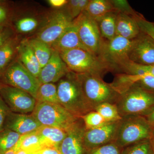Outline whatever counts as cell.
<instances>
[{
  "label": "cell",
  "instance_id": "obj_23",
  "mask_svg": "<svg viewBox=\"0 0 154 154\" xmlns=\"http://www.w3.org/2000/svg\"><path fill=\"white\" fill-rule=\"evenodd\" d=\"M117 13L116 11L110 12L96 21L101 36L105 40H111L116 35Z\"/></svg>",
  "mask_w": 154,
  "mask_h": 154
},
{
  "label": "cell",
  "instance_id": "obj_34",
  "mask_svg": "<svg viewBox=\"0 0 154 154\" xmlns=\"http://www.w3.org/2000/svg\"><path fill=\"white\" fill-rule=\"evenodd\" d=\"M125 148L122 154H149L151 146L150 140H145Z\"/></svg>",
  "mask_w": 154,
  "mask_h": 154
},
{
  "label": "cell",
  "instance_id": "obj_15",
  "mask_svg": "<svg viewBox=\"0 0 154 154\" xmlns=\"http://www.w3.org/2000/svg\"><path fill=\"white\" fill-rule=\"evenodd\" d=\"M86 128L81 118L67 131V135L58 148L61 154H85L87 151L84 137Z\"/></svg>",
  "mask_w": 154,
  "mask_h": 154
},
{
  "label": "cell",
  "instance_id": "obj_42",
  "mask_svg": "<svg viewBox=\"0 0 154 154\" xmlns=\"http://www.w3.org/2000/svg\"><path fill=\"white\" fill-rule=\"evenodd\" d=\"M33 154H61L58 149L53 147H44Z\"/></svg>",
  "mask_w": 154,
  "mask_h": 154
},
{
  "label": "cell",
  "instance_id": "obj_31",
  "mask_svg": "<svg viewBox=\"0 0 154 154\" xmlns=\"http://www.w3.org/2000/svg\"><path fill=\"white\" fill-rule=\"evenodd\" d=\"M132 87H138L149 92L154 93V76L149 75L130 74Z\"/></svg>",
  "mask_w": 154,
  "mask_h": 154
},
{
  "label": "cell",
  "instance_id": "obj_24",
  "mask_svg": "<svg viewBox=\"0 0 154 154\" xmlns=\"http://www.w3.org/2000/svg\"><path fill=\"white\" fill-rule=\"evenodd\" d=\"M85 11L96 21L108 13L116 11L110 0H89Z\"/></svg>",
  "mask_w": 154,
  "mask_h": 154
},
{
  "label": "cell",
  "instance_id": "obj_44",
  "mask_svg": "<svg viewBox=\"0 0 154 154\" xmlns=\"http://www.w3.org/2000/svg\"><path fill=\"white\" fill-rule=\"evenodd\" d=\"M19 150L16 148V146L10 150L8 151L5 154H16Z\"/></svg>",
  "mask_w": 154,
  "mask_h": 154
},
{
  "label": "cell",
  "instance_id": "obj_39",
  "mask_svg": "<svg viewBox=\"0 0 154 154\" xmlns=\"http://www.w3.org/2000/svg\"><path fill=\"white\" fill-rule=\"evenodd\" d=\"M11 111L0 96V131L4 129V125L6 117Z\"/></svg>",
  "mask_w": 154,
  "mask_h": 154
},
{
  "label": "cell",
  "instance_id": "obj_21",
  "mask_svg": "<svg viewBox=\"0 0 154 154\" xmlns=\"http://www.w3.org/2000/svg\"><path fill=\"white\" fill-rule=\"evenodd\" d=\"M36 131L40 137L44 147L58 149L67 135L66 131L52 126L42 125Z\"/></svg>",
  "mask_w": 154,
  "mask_h": 154
},
{
  "label": "cell",
  "instance_id": "obj_25",
  "mask_svg": "<svg viewBox=\"0 0 154 154\" xmlns=\"http://www.w3.org/2000/svg\"><path fill=\"white\" fill-rule=\"evenodd\" d=\"M25 38L27 39L42 68L48 62L51 57L52 48L46 43L33 36Z\"/></svg>",
  "mask_w": 154,
  "mask_h": 154
},
{
  "label": "cell",
  "instance_id": "obj_22",
  "mask_svg": "<svg viewBox=\"0 0 154 154\" xmlns=\"http://www.w3.org/2000/svg\"><path fill=\"white\" fill-rule=\"evenodd\" d=\"M21 40L17 36H14L0 46V75L14 60Z\"/></svg>",
  "mask_w": 154,
  "mask_h": 154
},
{
  "label": "cell",
  "instance_id": "obj_47",
  "mask_svg": "<svg viewBox=\"0 0 154 154\" xmlns=\"http://www.w3.org/2000/svg\"><path fill=\"white\" fill-rule=\"evenodd\" d=\"M149 154H154L152 150V149L151 148L150 150L149 153Z\"/></svg>",
  "mask_w": 154,
  "mask_h": 154
},
{
  "label": "cell",
  "instance_id": "obj_43",
  "mask_svg": "<svg viewBox=\"0 0 154 154\" xmlns=\"http://www.w3.org/2000/svg\"><path fill=\"white\" fill-rule=\"evenodd\" d=\"M143 116L145 117L154 131V107L148 113Z\"/></svg>",
  "mask_w": 154,
  "mask_h": 154
},
{
  "label": "cell",
  "instance_id": "obj_37",
  "mask_svg": "<svg viewBox=\"0 0 154 154\" xmlns=\"http://www.w3.org/2000/svg\"><path fill=\"white\" fill-rule=\"evenodd\" d=\"M5 2L0 3V29L8 27L12 17V13Z\"/></svg>",
  "mask_w": 154,
  "mask_h": 154
},
{
  "label": "cell",
  "instance_id": "obj_19",
  "mask_svg": "<svg viewBox=\"0 0 154 154\" xmlns=\"http://www.w3.org/2000/svg\"><path fill=\"white\" fill-rule=\"evenodd\" d=\"M51 47L59 53L77 48L87 50L80 40L76 26L73 21L71 25Z\"/></svg>",
  "mask_w": 154,
  "mask_h": 154
},
{
  "label": "cell",
  "instance_id": "obj_46",
  "mask_svg": "<svg viewBox=\"0 0 154 154\" xmlns=\"http://www.w3.org/2000/svg\"><path fill=\"white\" fill-rule=\"evenodd\" d=\"M16 154H32L22 149H19Z\"/></svg>",
  "mask_w": 154,
  "mask_h": 154
},
{
  "label": "cell",
  "instance_id": "obj_3",
  "mask_svg": "<svg viewBox=\"0 0 154 154\" xmlns=\"http://www.w3.org/2000/svg\"><path fill=\"white\" fill-rule=\"evenodd\" d=\"M154 130L143 116L123 117L120 122L114 143L119 148L140 142L149 140Z\"/></svg>",
  "mask_w": 154,
  "mask_h": 154
},
{
  "label": "cell",
  "instance_id": "obj_18",
  "mask_svg": "<svg viewBox=\"0 0 154 154\" xmlns=\"http://www.w3.org/2000/svg\"><path fill=\"white\" fill-rule=\"evenodd\" d=\"M17 57L24 67L38 79L42 67L26 38H22L18 45Z\"/></svg>",
  "mask_w": 154,
  "mask_h": 154
},
{
  "label": "cell",
  "instance_id": "obj_40",
  "mask_svg": "<svg viewBox=\"0 0 154 154\" xmlns=\"http://www.w3.org/2000/svg\"><path fill=\"white\" fill-rule=\"evenodd\" d=\"M14 30L10 27L0 29V46L14 37Z\"/></svg>",
  "mask_w": 154,
  "mask_h": 154
},
{
  "label": "cell",
  "instance_id": "obj_7",
  "mask_svg": "<svg viewBox=\"0 0 154 154\" xmlns=\"http://www.w3.org/2000/svg\"><path fill=\"white\" fill-rule=\"evenodd\" d=\"M116 105L122 118L144 116L154 107V93L133 86L120 95Z\"/></svg>",
  "mask_w": 154,
  "mask_h": 154
},
{
  "label": "cell",
  "instance_id": "obj_13",
  "mask_svg": "<svg viewBox=\"0 0 154 154\" xmlns=\"http://www.w3.org/2000/svg\"><path fill=\"white\" fill-rule=\"evenodd\" d=\"M121 121L107 122L97 128L86 129L84 141L86 151L114 143Z\"/></svg>",
  "mask_w": 154,
  "mask_h": 154
},
{
  "label": "cell",
  "instance_id": "obj_36",
  "mask_svg": "<svg viewBox=\"0 0 154 154\" xmlns=\"http://www.w3.org/2000/svg\"><path fill=\"white\" fill-rule=\"evenodd\" d=\"M114 143L106 144L88 151L89 154H120V149Z\"/></svg>",
  "mask_w": 154,
  "mask_h": 154
},
{
  "label": "cell",
  "instance_id": "obj_29",
  "mask_svg": "<svg viewBox=\"0 0 154 154\" xmlns=\"http://www.w3.org/2000/svg\"><path fill=\"white\" fill-rule=\"evenodd\" d=\"M21 135L8 129L0 131V154H5L18 142Z\"/></svg>",
  "mask_w": 154,
  "mask_h": 154
},
{
  "label": "cell",
  "instance_id": "obj_26",
  "mask_svg": "<svg viewBox=\"0 0 154 154\" xmlns=\"http://www.w3.org/2000/svg\"><path fill=\"white\" fill-rule=\"evenodd\" d=\"M16 147L18 150L22 149L32 154L44 148L36 131L21 136Z\"/></svg>",
  "mask_w": 154,
  "mask_h": 154
},
{
  "label": "cell",
  "instance_id": "obj_45",
  "mask_svg": "<svg viewBox=\"0 0 154 154\" xmlns=\"http://www.w3.org/2000/svg\"><path fill=\"white\" fill-rule=\"evenodd\" d=\"M149 140L150 142L152 150L154 154V131L152 136V137Z\"/></svg>",
  "mask_w": 154,
  "mask_h": 154
},
{
  "label": "cell",
  "instance_id": "obj_9",
  "mask_svg": "<svg viewBox=\"0 0 154 154\" xmlns=\"http://www.w3.org/2000/svg\"><path fill=\"white\" fill-rule=\"evenodd\" d=\"M132 42L118 35L110 40L103 39L98 57L108 66L110 70L117 71L118 66L129 59L128 53Z\"/></svg>",
  "mask_w": 154,
  "mask_h": 154
},
{
  "label": "cell",
  "instance_id": "obj_35",
  "mask_svg": "<svg viewBox=\"0 0 154 154\" xmlns=\"http://www.w3.org/2000/svg\"><path fill=\"white\" fill-rule=\"evenodd\" d=\"M111 2L114 9L116 12L124 13L135 18H138L141 15V14L135 11L131 8L127 1L112 0Z\"/></svg>",
  "mask_w": 154,
  "mask_h": 154
},
{
  "label": "cell",
  "instance_id": "obj_2",
  "mask_svg": "<svg viewBox=\"0 0 154 154\" xmlns=\"http://www.w3.org/2000/svg\"><path fill=\"white\" fill-rule=\"evenodd\" d=\"M57 86L60 104L71 113L81 117L94 111L85 97L77 74L70 71Z\"/></svg>",
  "mask_w": 154,
  "mask_h": 154
},
{
  "label": "cell",
  "instance_id": "obj_11",
  "mask_svg": "<svg viewBox=\"0 0 154 154\" xmlns=\"http://www.w3.org/2000/svg\"><path fill=\"white\" fill-rule=\"evenodd\" d=\"M73 20L63 8L51 10L47 22L41 30L32 36L51 46L71 25Z\"/></svg>",
  "mask_w": 154,
  "mask_h": 154
},
{
  "label": "cell",
  "instance_id": "obj_8",
  "mask_svg": "<svg viewBox=\"0 0 154 154\" xmlns=\"http://www.w3.org/2000/svg\"><path fill=\"white\" fill-rule=\"evenodd\" d=\"M0 75L2 84L26 91L36 99L41 84L37 78L24 67L17 57Z\"/></svg>",
  "mask_w": 154,
  "mask_h": 154
},
{
  "label": "cell",
  "instance_id": "obj_33",
  "mask_svg": "<svg viewBox=\"0 0 154 154\" xmlns=\"http://www.w3.org/2000/svg\"><path fill=\"white\" fill-rule=\"evenodd\" d=\"M86 129H94L107 123L104 118L96 111H92L81 116Z\"/></svg>",
  "mask_w": 154,
  "mask_h": 154
},
{
  "label": "cell",
  "instance_id": "obj_30",
  "mask_svg": "<svg viewBox=\"0 0 154 154\" xmlns=\"http://www.w3.org/2000/svg\"><path fill=\"white\" fill-rule=\"evenodd\" d=\"M94 110L99 113L108 122L120 121L122 119L115 104L108 102L102 103L96 106Z\"/></svg>",
  "mask_w": 154,
  "mask_h": 154
},
{
  "label": "cell",
  "instance_id": "obj_5",
  "mask_svg": "<svg viewBox=\"0 0 154 154\" xmlns=\"http://www.w3.org/2000/svg\"><path fill=\"white\" fill-rule=\"evenodd\" d=\"M31 115L43 126L54 127L67 131L79 120L60 104L37 102Z\"/></svg>",
  "mask_w": 154,
  "mask_h": 154
},
{
  "label": "cell",
  "instance_id": "obj_17",
  "mask_svg": "<svg viewBox=\"0 0 154 154\" xmlns=\"http://www.w3.org/2000/svg\"><path fill=\"white\" fill-rule=\"evenodd\" d=\"M42 125L31 115L10 111L6 117L4 129H8L21 135L36 131Z\"/></svg>",
  "mask_w": 154,
  "mask_h": 154
},
{
  "label": "cell",
  "instance_id": "obj_16",
  "mask_svg": "<svg viewBox=\"0 0 154 154\" xmlns=\"http://www.w3.org/2000/svg\"><path fill=\"white\" fill-rule=\"evenodd\" d=\"M69 71V69L60 54L52 50L51 57L48 62L42 68L38 79L41 84L55 83L58 82Z\"/></svg>",
  "mask_w": 154,
  "mask_h": 154
},
{
  "label": "cell",
  "instance_id": "obj_20",
  "mask_svg": "<svg viewBox=\"0 0 154 154\" xmlns=\"http://www.w3.org/2000/svg\"><path fill=\"white\" fill-rule=\"evenodd\" d=\"M138 18L118 12L116 20V35L129 40L137 37L141 32L137 22Z\"/></svg>",
  "mask_w": 154,
  "mask_h": 154
},
{
  "label": "cell",
  "instance_id": "obj_32",
  "mask_svg": "<svg viewBox=\"0 0 154 154\" xmlns=\"http://www.w3.org/2000/svg\"><path fill=\"white\" fill-rule=\"evenodd\" d=\"M89 0H69L63 8L73 20L85 11Z\"/></svg>",
  "mask_w": 154,
  "mask_h": 154
},
{
  "label": "cell",
  "instance_id": "obj_48",
  "mask_svg": "<svg viewBox=\"0 0 154 154\" xmlns=\"http://www.w3.org/2000/svg\"><path fill=\"white\" fill-rule=\"evenodd\" d=\"M3 2H4V1H2V0H0V3Z\"/></svg>",
  "mask_w": 154,
  "mask_h": 154
},
{
  "label": "cell",
  "instance_id": "obj_41",
  "mask_svg": "<svg viewBox=\"0 0 154 154\" xmlns=\"http://www.w3.org/2000/svg\"><path fill=\"white\" fill-rule=\"evenodd\" d=\"M51 8L54 10H58L63 8L68 3V0H48L46 1Z\"/></svg>",
  "mask_w": 154,
  "mask_h": 154
},
{
  "label": "cell",
  "instance_id": "obj_1",
  "mask_svg": "<svg viewBox=\"0 0 154 154\" xmlns=\"http://www.w3.org/2000/svg\"><path fill=\"white\" fill-rule=\"evenodd\" d=\"M51 11L37 3L23 2L12 13L14 30L25 38L34 36L46 24Z\"/></svg>",
  "mask_w": 154,
  "mask_h": 154
},
{
  "label": "cell",
  "instance_id": "obj_27",
  "mask_svg": "<svg viewBox=\"0 0 154 154\" xmlns=\"http://www.w3.org/2000/svg\"><path fill=\"white\" fill-rule=\"evenodd\" d=\"M36 99L37 102L60 104L57 85L51 83L41 84L36 93Z\"/></svg>",
  "mask_w": 154,
  "mask_h": 154
},
{
  "label": "cell",
  "instance_id": "obj_6",
  "mask_svg": "<svg viewBox=\"0 0 154 154\" xmlns=\"http://www.w3.org/2000/svg\"><path fill=\"white\" fill-rule=\"evenodd\" d=\"M83 93L93 110L103 103L115 104L120 95L102 79V77L89 73L77 74Z\"/></svg>",
  "mask_w": 154,
  "mask_h": 154
},
{
  "label": "cell",
  "instance_id": "obj_38",
  "mask_svg": "<svg viewBox=\"0 0 154 154\" xmlns=\"http://www.w3.org/2000/svg\"><path fill=\"white\" fill-rule=\"evenodd\" d=\"M141 31L146 33L154 40V25L153 22L147 21L143 15L137 19Z\"/></svg>",
  "mask_w": 154,
  "mask_h": 154
},
{
  "label": "cell",
  "instance_id": "obj_28",
  "mask_svg": "<svg viewBox=\"0 0 154 154\" xmlns=\"http://www.w3.org/2000/svg\"><path fill=\"white\" fill-rule=\"evenodd\" d=\"M117 71L129 74L149 75L154 76V65L138 64L128 59L119 66Z\"/></svg>",
  "mask_w": 154,
  "mask_h": 154
},
{
  "label": "cell",
  "instance_id": "obj_10",
  "mask_svg": "<svg viewBox=\"0 0 154 154\" xmlns=\"http://www.w3.org/2000/svg\"><path fill=\"white\" fill-rule=\"evenodd\" d=\"M73 22L76 26L83 45L88 51L98 57L103 39L96 20L84 11Z\"/></svg>",
  "mask_w": 154,
  "mask_h": 154
},
{
  "label": "cell",
  "instance_id": "obj_12",
  "mask_svg": "<svg viewBox=\"0 0 154 154\" xmlns=\"http://www.w3.org/2000/svg\"><path fill=\"white\" fill-rule=\"evenodd\" d=\"M0 96L12 112L32 113L36 106V99L26 91L0 84Z\"/></svg>",
  "mask_w": 154,
  "mask_h": 154
},
{
  "label": "cell",
  "instance_id": "obj_4",
  "mask_svg": "<svg viewBox=\"0 0 154 154\" xmlns=\"http://www.w3.org/2000/svg\"><path fill=\"white\" fill-rule=\"evenodd\" d=\"M59 54L69 70L76 74L89 73L102 77L111 71L98 56L86 50L77 48Z\"/></svg>",
  "mask_w": 154,
  "mask_h": 154
},
{
  "label": "cell",
  "instance_id": "obj_49",
  "mask_svg": "<svg viewBox=\"0 0 154 154\" xmlns=\"http://www.w3.org/2000/svg\"><path fill=\"white\" fill-rule=\"evenodd\" d=\"M153 25H154V22H153Z\"/></svg>",
  "mask_w": 154,
  "mask_h": 154
},
{
  "label": "cell",
  "instance_id": "obj_14",
  "mask_svg": "<svg viewBox=\"0 0 154 154\" xmlns=\"http://www.w3.org/2000/svg\"><path fill=\"white\" fill-rule=\"evenodd\" d=\"M128 57L130 60L138 64L154 65V40L153 38L141 31L138 36L133 39Z\"/></svg>",
  "mask_w": 154,
  "mask_h": 154
}]
</instances>
